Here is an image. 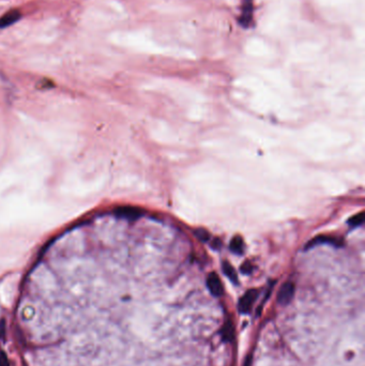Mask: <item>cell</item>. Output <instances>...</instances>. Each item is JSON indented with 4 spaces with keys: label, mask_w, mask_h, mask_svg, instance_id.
Listing matches in <instances>:
<instances>
[{
    "label": "cell",
    "mask_w": 365,
    "mask_h": 366,
    "mask_svg": "<svg viewBox=\"0 0 365 366\" xmlns=\"http://www.w3.org/2000/svg\"><path fill=\"white\" fill-rule=\"evenodd\" d=\"M295 285L290 282H286L281 286L278 293V302L281 305L289 304L295 296Z\"/></svg>",
    "instance_id": "obj_1"
},
{
    "label": "cell",
    "mask_w": 365,
    "mask_h": 366,
    "mask_svg": "<svg viewBox=\"0 0 365 366\" xmlns=\"http://www.w3.org/2000/svg\"><path fill=\"white\" fill-rule=\"evenodd\" d=\"M257 296H258V292L255 289H250L248 291H246L244 295H243V297L240 299L239 304H238V308H239L240 312L243 314L250 312L253 306V303L255 302Z\"/></svg>",
    "instance_id": "obj_2"
},
{
    "label": "cell",
    "mask_w": 365,
    "mask_h": 366,
    "mask_svg": "<svg viewBox=\"0 0 365 366\" xmlns=\"http://www.w3.org/2000/svg\"><path fill=\"white\" fill-rule=\"evenodd\" d=\"M207 287H208L210 293H211V295L214 296V297H221L224 292L222 282H221L219 275L215 272H212V273H210L208 275V277H207Z\"/></svg>",
    "instance_id": "obj_3"
},
{
    "label": "cell",
    "mask_w": 365,
    "mask_h": 366,
    "mask_svg": "<svg viewBox=\"0 0 365 366\" xmlns=\"http://www.w3.org/2000/svg\"><path fill=\"white\" fill-rule=\"evenodd\" d=\"M322 244H332V245H336V246H340L341 245V240L336 239V238L334 237H330V236H325V235H320V236H317L313 238L312 240H309L306 245H305V249H311L315 246L317 245H322Z\"/></svg>",
    "instance_id": "obj_4"
},
{
    "label": "cell",
    "mask_w": 365,
    "mask_h": 366,
    "mask_svg": "<svg viewBox=\"0 0 365 366\" xmlns=\"http://www.w3.org/2000/svg\"><path fill=\"white\" fill-rule=\"evenodd\" d=\"M21 19V13L20 10H11L4 13L2 16H0V30L8 28V27L14 25L15 23Z\"/></svg>",
    "instance_id": "obj_5"
},
{
    "label": "cell",
    "mask_w": 365,
    "mask_h": 366,
    "mask_svg": "<svg viewBox=\"0 0 365 366\" xmlns=\"http://www.w3.org/2000/svg\"><path fill=\"white\" fill-rule=\"evenodd\" d=\"M253 20V2L252 0H243L242 12L240 15L239 21L242 26H250Z\"/></svg>",
    "instance_id": "obj_6"
},
{
    "label": "cell",
    "mask_w": 365,
    "mask_h": 366,
    "mask_svg": "<svg viewBox=\"0 0 365 366\" xmlns=\"http://www.w3.org/2000/svg\"><path fill=\"white\" fill-rule=\"evenodd\" d=\"M230 249L232 253L237 255H242L243 251H244V241L243 238L239 235L235 236L230 241Z\"/></svg>",
    "instance_id": "obj_7"
},
{
    "label": "cell",
    "mask_w": 365,
    "mask_h": 366,
    "mask_svg": "<svg viewBox=\"0 0 365 366\" xmlns=\"http://www.w3.org/2000/svg\"><path fill=\"white\" fill-rule=\"evenodd\" d=\"M222 269H223V272L224 274L228 277V279L234 283V284H238V275H237V272L235 268L232 267V265L227 263V262H224L223 264H222Z\"/></svg>",
    "instance_id": "obj_8"
},
{
    "label": "cell",
    "mask_w": 365,
    "mask_h": 366,
    "mask_svg": "<svg viewBox=\"0 0 365 366\" xmlns=\"http://www.w3.org/2000/svg\"><path fill=\"white\" fill-rule=\"evenodd\" d=\"M364 223V212H360L358 214L352 215L351 218L348 220V224L351 227H358L361 226Z\"/></svg>",
    "instance_id": "obj_9"
},
{
    "label": "cell",
    "mask_w": 365,
    "mask_h": 366,
    "mask_svg": "<svg viewBox=\"0 0 365 366\" xmlns=\"http://www.w3.org/2000/svg\"><path fill=\"white\" fill-rule=\"evenodd\" d=\"M222 335H223L224 340L228 341V342L231 340L232 337H234V328H232L230 321H229V323L225 324V326H224L223 331H222Z\"/></svg>",
    "instance_id": "obj_10"
},
{
    "label": "cell",
    "mask_w": 365,
    "mask_h": 366,
    "mask_svg": "<svg viewBox=\"0 0 365 366\" xmlns=\"http://www.w3.org/2000/svg\"><path fill=\"white\" fill-rule=\"evenodd\" d=\"M195 236L203 242H207V241L210 240V234L206 229H203V228L196 229L195 230Z\"/></svg>",
    "instance_id": "obj_11"
},
{
    "label": "cell",
    "mask_w": 365,
    "mask_h": 366,
    "mask_svg": "<svg viewBox=\"0 0 365 366\" xmlns=\"http://www.w3.org/2000/svg\"><path fill=\"white\" fill-rule=\"evenodd\" d=\"M253 271V265L250 262H245L241 265V272L243 274H250Z\"/></svg>",
    "instance_id": "obj_12"
},
{
    "label": "cell",
    "mask_w": 365,
    "mask_h": 366,
    "mask_svg": "<svg viewBox=\"0 0 365 366\" xmlns=\"http://www.w3.org/2000/svg\"><path fill=\"white\" fill-rule=\"evenodd\" d=\"M0 366H9L8 358L2 351H0Z\"/></svg>",
    "instance_id": "obj_13"
},
{
    "label": "cell",
    "mask_w": 365,
    "mask_h": 366,
    "mask_svg": "<svg viewBox=\"0 0 365 366\" xmlns=\"http://www.w3.org/2000/svg\"><path fill=\"white\" fill-rule=\"evenodd\" d=\"M211 245H212V247L213 248H215V249H218V248H220L221 247V245H222V244H221V241L220 240H218V239H215L212 243H211Z\"/></svg>",
    "instance_id": "obj_14"
},
{
    "label": "cell",
    "mask_w": 365,
    "mask_h": 366,
    "mask_svg": "<svg viewBox=\"0 0 365 366\" xmlns=\"http://www.w3.org/2000/svg\"><path fill=\"white\" fill-rule=\"evenodd\" d=\"M251 362H252L251 357H247L245 359V362H244V365H243V366H251Z\"/></svg>",
    "instance_id": "obj_15"
}]
</instances>
